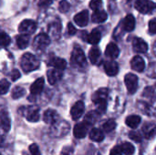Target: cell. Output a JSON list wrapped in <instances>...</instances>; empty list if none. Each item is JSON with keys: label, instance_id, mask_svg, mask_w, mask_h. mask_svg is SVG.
I'll return each mask as SVG.
<instances>
[{"label": "cell", "instance_id": "obj_1", "mask_svg": "<svg viewBox=\"0 0 156 155\" xmlns=\"http://www.w3.org/2000/svg\"><path fill=\"white\" fill-rule=\"evenodd\" d=\"M21 68L25 72L36 70L39 67V60L32 54L26 53L21 58Z\"/></svg>", "mask_w": 156, "mask_h": 155}, {"label": "cell", "instance_id": "obj_2", "mask_svg": "<svg viewBox=\"0 0 156 155\" xmlns=\"http://www.w3.org/2000/svg\"><path fill=\"white\" fill-rule=\"evenodd\" d=\"M70 61H71L72 66L75 68L82 69L87 66V59H86L85 54H84L83 50L79 47L74 48V49L71 53Z\"/></svg>", "mask_w": 156, "mask_h": 155}, {"label": "cell", "instance_id": "obj_3", "mask_svg": "<svg viewBox=\"0 0 156 155\" xmlns=\"http://www.w3.org/2000/svg\"><path fill=\"white\" fill-rule=\"evenodd\" d=\"M124 82L129 93L133 94L137 91L138 89V77L134 74L128 73L124 78Z\"/></svg>", "mask_w": 156, "mask_h": 155}, {"label": "cell", "instance_id": "obj_4", "mask_svg": "<svg viewBox=\"0 0 156 155\" xmlns=\"http://www.w3.org/2000/svg\"><path fill=\"white\" fill-rule=\"evenodd\" d=\"M49 43H50V38H49V37H48L47 34L40 33V34H38V35L35 37V39H34V41H33V47H34V48H36V49L41 50V49L46 48L49 45Z\"/></svg>", "mask_w": 156, "mask_h": 155}, {"label": "cell", "instance_id": "obj_5", "mask_svg": "<svg viewBox=\"0 0 156 155\" xmlns=\"http://www.w3.org/2000/svg\"><path fill=\"white\" fill-rule=\"evenodd\" d=\"M135 8L142 14H148L154 9L155 5L150 0H137L135 2Z\"/></svg>", "mask_w": 156, "mask_h": 155}, {"label": "cell", "instance_id": "obj_6", "mask_svg": "<svg viewBox=\"0 0 156 155\" xmlns=\"http://www.w3.org/2000/svg\"><path fill=\"white\" fill-rule=\"evenodd\" d=\"M36 28H37V24L35 23V21H33L31 19H26L20 23V25L18 26V31L21 34L30 35L35 32Z\"/></svg>", "mask_w": 156, "mask_h": 155}, {"label": "cell", "instance_id": "obj_7", "mask_svg": "<svg viewBox=\"0 0 156 155\" xmlns=\"http://www.w3.org/2000/svg\"><path fill=\"white\" fill-rule=\"evenodd\" d=\"M89 127H90V125L85 122L76 124L73 129V134H74L75 138H77V139L85 138L88 133Z\"/></svg>", "mask_w": 156, "mask_h": 155}, {"label": "cell", "instance_id": "obj_8", "mask_svg": "<svg viewBox=\"0 0 156 155\" xmlns=\"http://www.w3.org/2000/svg\"><path fill=\"white\" fill-rule=\"evenodd\" d=\"M24 115L30 122H37L39 120V109L37 106H29L25 109Z\"/></svg>", "mask_w": 156, "mask_h": 155}, {"label": "cell", "instance_id": "obj_9", "mask_svg": "<svg viewBox=\"0 0 156 155\" xmlns=\"http://www.w3.org/2000/svg\"><path fill=\"white\" fill-rule=\"evenodd\" d=\"M84 111H85V105L83 103V101H77L71 108L70 110V115H71V118L74 120V121H77L79 120L82 114L84 113Z\"/></svg>", "mask_w": 156, "mask_h": 155}, {"label": "cell", "instance_id": "obj_10", "mask_svg": "<svg viewBox=\"0 0 156 155\" xmlns=\"http://www.w3.org/2000/svg\"><path fill=\"white\" fill-rule=\"evenodd\" d=\"M142 131L144 133V137L147 140H151L156 135V125L153 122H146L143 126Z\"/></svg>", "mask_w": 156, "mask_h": 155}, {"label": "cell", "instance_id": "obj_11", "mask_svg": "<svg viewBox=\"0 0 156 155\" xmlns=\"http://www.w3.org/2000/svg\"><path fill=\"white\" fill-rule=\"evenodd\" d=\"M48 80L51 85H55L57 82H58L63 76L62 70L58 69H49L48 71Z\"/></svg>", "mask_w": 156, "mask_h": 155}, {"label": "cell", "instance_id": "obj_12", "mask_svg": "<svg viewBox=\"0 0 156 155\" xmlns=\"http://www.w3.org/2000/svg\"><path fill=\"white\" fill-rule=\"evenodd\" d=\"M133 50L135 52H138V53H145L148 50L147 43L140 37H135L133 39Z\"/></svg>", "mask_w": 156, "mask_h": 155}, {"label": "cell", "instance_id": "obj_13", "mask_svg": "<svg viewBox=\"0 0 156 155\" xmlns=\"http://www.w3.org/2000/svg\"><path fill=\"white\" fill-rule=\"evenodd\" d=\"M132 69L137 72H143L145 69V62L144 58L140 56H135L131 60Z\"/></svg>", "mask_w": 156, "mask_h": 155}, {"label": "cell", "instance_id": "obj_14", "mask_svg": "<svg viewBox=\"0 0 156 155\" xmlns=\"http://www.w3.org/2000/svg\"><path fill=\"white\" fill-rule=\"evenodd\" d=\"M108 90L105 88H101L100 90H98L92 96V101L95 104L103 102V101H107V97H108Z\"/></svg>", "mask_w": 156, "mask_h": 155}, {"label": "cell", "instance_id": "obj_15", "mask_svg": "<svg viewBox=\"0 0 156 155\" xmlns=\"http://www.w3.org/2000/svg\"><path fill=\"white\" fill-rule=\"evenodd\" d=\"M74 22L80 26H85L89 22V12L87 10H83L78 13L74 16Z\"/></svg>", "mask_w": 156, "mask_h": 155}, {"label": "cell", "instance_id": "obj_16", "mask_svg": "<svg viewBox=\"0 0 156 155\" xmlns=\"http://www.w3.org/2000/svg\"><path fill=\"white\" fill-rule=\"evenodd\" d=\"M104 70L107 73V75H109V76H115L119 72V66L113 60L106 61L104 63Z\"/></svg>", "mask_w": 156, "mask_h": 155}, {"label": "cell", "instance_id": "obj_17", "mask_svg": "<svg viewBox=\"0 0 156 155\" xmlns=\"http://www.w3.org/2000/svg\"><path fill=\"white\" fill-rule=\"evenodd\" d=\"M44 85H45L44 78H39V79H36L35 82L30 87V92H31L32 96L40 94L44 89Z\"/></svg>", "mask_w": 156, "mask_h": 155}, {"label": "cell", "instance_id": "obj_18", "mask_svg": "<svg viewBox=\"0 0 156 155\" xmlns=\"http://www.w3.org/2000/svg\"><path fill=\"white\" fill-rule=\"evenodd\" d=\"M58 114L54 110L49 109L44 112L43 120L47 124H54L58 122Z\"/></svg>", "mask_w": 156, "mask_h": 155}, {"label": "cell", "instance_id": "obj_19", "mask_svg": "<svg viewBox=\"0 0 156 155\" xmlns=\"http://www.w3.org/2000/svg\"><path fill=\"white\" fill-rule=\"evenodd\" d=\"M105 54L110 58H117L120 54V49L115 43L112 42V43L108 44L106 50H105Z\"/></svg>", "mask_w": 156, "mask_h": 155}, {"label": "cell", "instance_id": "obj_20", "mask_svg": "<svg viewBox=\"0 0 156 155\" xmlns=\"http://www.w3.org/2000/svg\"><path fill=\"white\" fill-rule=\"evenodd\" d=\"M48 64L52 65L55 69H58L60 70H64L67 67V62L65 59H63L61 58H56V57H52L49 59Z\"/></svg>", "mask_w": 156, "mask_h": 155}, {"label": "cell", "instance_id": "obj_21", "mask_svg": "<svg viewBox=\"0 0 156 155\" xmlns=\"http://www.w3.org/2000/svg\"><path fill=\"white\" fill-rule=\"evenodd\" d=\"M135 27V18L133 15H127L123 20V28L127 32H131Z\"/></svg>", "mask_w": 156, "mask_h": 155}, {"label": "cell", "instance_id": "obj_22", "mask_svg": "<svg viewBox=\"0 0 156 155\" xmlns=\"http://www.w3.org/2000/svg\"><path fill=\"white\" fill-rule=\"evenodd\" d=\"M141 117L138 115H130L126 118L125 120V123L128 127L132 128V129H136L139 124L141 123Z\"/></svg>", "mask_w": 156, "mask_h": 155}, {"label": "cell", "instance_id": "obj_23", "mask_svg": "<svg viewBox=\"0 0 156 155\" xmlns=\"http://www.w3.org/2000/svg\"><path fill=\"white\" fill-rule=\"evenodd\" d=\"M108 18V15L104 10H96L92 16H91V20L94 23H102L105 22Z\"/></svg>", "mask_w": 156, "mask_h": 155}, {"label": "cell", "instance_id": "obj_24", "mask_svg": "<svg viewBox=\"0 0 156 155\" xmlns=\"http://www.w3.org/2000/svg\"><path fill=\"white\" fill-rule=\"evenodd\" d=\"M90 139L96 143H101L104 140V134L101 129L94 128L90 132Z\"/></svg>", "mask_w": 156, "mask_h": 155}, {"label": "cell", "instance_id": "obj_25", "mask_svg": "<svg viewBox=\"0 0 156 155\" xmlns=\"http://www.w3.org/2000/svg\"><path fill=\"white\" fill-rule=\"evenodd\" d=\"M87 41L92 45H97L101 38V34L98 29H93L87 37Z\"/></svg>", "mask_w": 156, "mask_h": 155}, {"label": "cell", "instance_id": "obj_26", "mask_svg": "<svg viewBox=\"0 0 156 155\" xmlns=\"http://www.w3.org/2000/svg\"><path fill=\"white\" fill-rule=\"evenodd\" d=\"M100 114L101 113L98 111H91L85 116L84 122H87L90 126L93 125L94 123H96L98 122V120L100 118Z\"/></svg>", "mask_w": 156, "mask_h": 155}, {"label": "cell", "instance_id": "obj_27", "mask_svg": "<svg viewBox=\"0 0 156 155\" xmlns=\"http://www.w3.org/2000/svg\"><path fill=\"white\" fill-rule=\"evenodd\" d=\"M16 44L17 47L21 49L27 48L29 45V35L27 34H21L16 37Z\"/></svg>", "mask_w": 156, "mask_h": 155}, {"label": "cell", "instance_id": "obj_28", "mask_svg": "<svg viewBox=\"0 0 156 155\" xmlns=\"http://www.w3.org/2000/svg\"><path fill=\"white\" fill-rule=\"evenodd\" d=\"M10 125H11V122H10L8 113L5 112V111H1V126H2V129L5 132H8L10 130Z\"/></svg>", "mask_w": 156, "mask_h": 155}, {"label": "cell", "instance_id": "obj_29", "mask_svg": "<svg viewBox=\"0 0 156 155\" xmlns=\"http://www.w3.org/2000/svg\"><path fill=\"white\" fill-rule=\"evenodd\" d=\"M101 57V50L96 48V47H93L90 49V52H89V58L90 60V62L92 64H96L99 60Z\"/></svg>", "mask_w": 156, "mask_h": 155}, {"label": "cell", "instance_id": "obj_30", "mask_svg": "<svg viewBox=\"0 0 156 155\" xmlns=\"http://www.w3.org/2000/svg\"><path fill=\"white\" fill-rule=\"evenodd\" d=\"M120 147H121V149H122V151L124 155H133L134 153V151H135L134 146L132 143H128V142L123 143Z\"/></svg>", "mask_w": 156, "mask_h": 155}, {"label": "cell", "instance_id": "obj_31", "mask_svg": "<svg viewBox=\"0 0 156 155\" xmlns=\"http://www.w3.org/2000/svg\"><path fill=\"white\" fill-rule=\"evenodd\" d=\"M26 94V90L22 87H19V86H16L12 90V98L15 99V100H17V99H20L22 98L24 95Z\"/></svg>", "mask_w": 156, "mask_h": 155}, {"label": "cell", "instance_id": "obj_32", "mask_svg": "<svg viewBox=\"0 0 156 155\" xmlns=\"http://www.w3.org/2000/svg\"><path fill=\"white\" fill-rule=\"evenodd\" d=\"M116 122L114 120H109L107 121L104 124H103V131L105 132H112V131H114V129L116 128Z\"/></svg>", "mask_w": 156, "mask_h": 155}, {"label": "cell", "instance_id": "obj_33", "mask_svg": "<svg viewBox=\"0 0 156 155\" xmlns=\"http://www.w3.org/2000/svg\"><path fill=\"white\" fill-rule=\"evenodd\" d=\"M70 8V5L67 0H62L59 2V5H58V9L61 13H66L69 10Z\"/></svg>", "mask_w": 156, "mask_h": 155}, {"label": "cell", "instance_id": "obj_34", "mask_svg": "<svg viewBox=\"0 0 156 155\" xmlns=\"http://www.w3.org/2000/svg\"><path fill=\"white\" fill-rule=\"evenodd\" d=\"M9 87H10V83L6 79H2L1 83H0V92H1V94L2 95L5 94L8 91Z\"/></svg>", "mask_w": 156, "mask_h": 155}, {"label": "cell", "instance_id": "obj_35", "mask_svg": "<svg viewBox=\"0 0 156 155\" xmlns=\"http://www.w3.org/2000/svg\"><path fill=\"white\" fill-rule=\"evenodd\" d=\"M11 42V38L9 37V36L5 33V32H2L1 33V44L2 46L5 48V47H7Z\"/></svg>", "mask_w": 156, "mask_h": 155}, {"label": "cell", "instance_id": "obj_36", "mask_svg": "<svg viewBox=\"0 0 156 155\" xmlns=\"http://www.w3.org/2000/svg\"><path fill=\"white\" fill-rule=\"evenodd\" d=\"M129 137H130V139H132V140H133L134 142H137V143L143 141V136L138 132H131L129 133Z\"/></svg>", "mask_w": 156, "mask_h": 155}, {"label": "cell", "instance_id": "obj_37", "mask_svg": "<svg viewBox=\"0 0 156 155\" xmlns=\"http://www.w3.org/2000/svg\"><path fill=\"white\" fill-rule=\"evenodd\" d=\"M102 5V0H91L90 3V7L93 10H98Z\"/></svg>", "mask_w": 156, "mask_h": 155}, {"label": "cell", "instance_id": "obj_38", "mask_svg": "<svg viewBox=\"0 0 156 155\" xmlns=\"http://www.w3.org/2000/svg\"><path fill=\"white\" fill-rule=\"evenodd\" d=\"M29 153H30V155H40L38 146L37 144H31L29 146Z\"/></svg>", "mask_w": 156, "mask_h": 155}, {"label": "cell", "instance_id": "obj_39", "mask_svg": "<svg viewBox=\"0 0 156 155\" xmlns=\"http://www.w3.org/2000/svg\"><path fill=\"white\" fill-rule=\"evenodd\" d=\"M149 32L151 34H156V18L149 22Z\"/></svg>", "mask_w": 156, "mask_h": 155}, {"label": "cell", "instance_id": "obj_40", "mask_svg": "<svg viewBox=\"0 0 156 155\" xmlns=\"http://www.w3.org/2000/svg\"><path fill=\"white\" fill-rule=\"evenodd\" d=\"M20 77H21V74H20V72H19L17 69H14V70H12V72L10 73V78H11V79H12L13 81H16V80L18 79Z\"/></svg>", "mask_w": 156, "mask_h": 155}, {"label": "cell", "instance_id": "obj_41", "mask_svg": "<svg viewBox=\"0 0 156 155\" xmlns=\"http://www.w3.org/2000/svg\"><path fill=\"white\" fill-rule=\"evenodd\" d=\"M110 155H123V153H122L120 146H116V147H113L112 149Z\"/></svg>", "mask_w": 156, "mask_h": 155}, {"label": "cell", "instance_id": "obj_42", "mask_svg": "<svg viewBox=\"0 0 156 155\" xmlns=\"http://www.w3.org/2000/svg\"><path fill=\"white\" fill-rule=\"evenodd\" d=\"M52 4V0H39L38 1V5L40 7H48Z\"/></svg>", "mask_w": 156, "mask_h": 155}, {"label": "cell", "instance_id": "obj_43", "mask_svg": "<svg viewBox=\"0 0 156 155\" xmlns=\"http://www.w3.org/2000/svg\"><path fill=\"white\" fill-rule=\"evenodd\" d=\"M68 32H69V35H74L76 33V28H75V26H73L72 23L68 24Z\"/></svg>", "mask_w": 156, "mask_h": 155}, {"label": "cell", "instance_id": "obj_44", "mask_svg": "<svg viewBox=\"0 0 156 155\" xmlns=\"http://www.w3.org/2000/svg\"><path fill=\"white\" fill-rule=\"evenodd\" d=\"M154 54L156 55V42L154 43Z\"/></svg>", "mask_w": 156, "mask_h": 155}, {"label": "cell", "instance_id": "obj_45", "mask_svg": "<svg viewBox=\"0 0 156 155\" xmlns=\"http://www.w3.org/2000/svg\"><path fill=\"white\" fill-rule=\"evenodd\" d=\"M98 155H101V153H98Z\"/></svg>", "mask_w": 156, "mask_h": 155}]
</instances>
